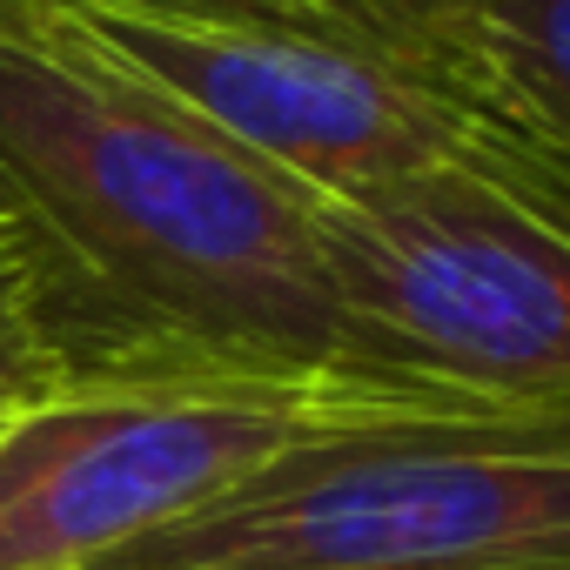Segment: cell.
<instances>
[{
	"instance_id": "5",
	"label": "cell",
	"mask_w": 570,
	"mask_h": 570,
	"mask_svg": "<svg viewBox=\"0 0 570 570\" xmlns=\"http://www.w3.org/2000/svg\"><path fill=\"white\" fill-rule=\"evenodd\" d=\"M68 390V363L48 330V282L21 215L0 202V410H35Z\"/></svg>"
},
{
	"instance_id": "2",
	"label": "cell",
	"mask_w": 570,
	"mask_h": 570,
	"mask_svg": "<svg viewBox=\"0 0 570 570\" xmlns=\"http://www.w3.org/2000/svg\"><path fill=\"white\" fill-rule=\"evenodd\" d=\"M95 570H570V410L330 423Z\"/></svg>"
},
{
	"instance_id": "1",
	"label": "cell",
	"mask_w": 570,
	"mask_h": 570,
	"mask_svg": "<svg viewBox=\"0 0 570 570\" xmlns=\"http://www.w3.org/2000/svg\"><path fill=\"white\" fill-rule=\"evenodd\" d=\"M0 202L41 255L68 390L356 383L316 195L14 21H0Z\"/></svg>"
},
{
	"instance_id": "6",
	"label": "cell",
	"mask_w": 570,
	"mask_h": 570,
	"mask_svg": "<svg viewBox=\"0 0 570 570\" xmlns=\"http://www.w3.org/2000/svg\"><path fill=\"white\" fill-rule=\"evenodd\" d=\"M490 28L503 35L510 61L563 108L570 121V0H497Z\"/></svg>"
},
{
	"instance_id": "3",
	"label": "cell",
	"mask_w": 570,
	"mask_h": 570,
	"mask_svg": "<svg viewBox=\"0 0 570 570\" xmlns=\"http://www.w3.org/2000/svg\"><path fill=\"white\" fill-rule=\"evenodd\" d=\"M350 370L430 410H570V235L463 168L316 195Z\"/></svg>"
},
{
	"instance_id": "4",
	"label": "cell",
	"mask_w": 570,
	"mask_h": 570,
	"mask_svg": "<svg viewBox=\"0 0 570 570\" xmlns=\"http://www.w3.org/2000/svg\"><path fill=\"white\" fill-rule=\"evenodd\" d=\"M470 416L363 383H88L0 423V570H95L330 423Z\"/></svg>"
},
{
	"instance_id": "7",
	"label": "cell",
	"mask_w": 570,
	"mask_h": 570,
	"mask_svg": "<svg viewBox=\"0 0 570 570\" xmlns=\"http://www.w3.org/2000/svg\"><path fill=\"white\" fill-rule=\"evenodd\" d=\"M0 423H8V410H0Z\"/></svg>"
}]
</instances>
